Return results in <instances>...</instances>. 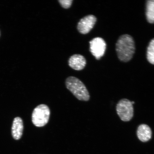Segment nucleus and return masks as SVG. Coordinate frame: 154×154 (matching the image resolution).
Returning a JSON list of instances; mask_svg holds the SVG:
<instances>
[{"label": "nucleus", "mask_w": 154, "mask_h": 154, "mask_svg": "<svg viewBox=\"0 0 154 154\" xmlns=\"http://www.w3.org/2000/svg\"><path fill=\"white\" fill-rule=\"evenodd\" d=\"M135 44L133 38L128 34L120 36L117 42L116 51L119 58L128 62L132 58L134 53Z\"/></svg>", "instance_id": "nucleus-1"}, {"label": "nucleus", "mask_w": 154, "mask_h": 154, "mask_svg": "<svg viewBox=\"0 0 154 154\" xmlns=\"http://www.w3.org/2000/svg\"><path fill=\"white\" fill-rule=\"evenodd\" d=\"M65 84L67 88L81 101L89 100L90 96L88 91L81 81L74 76L67 78Z\"/></svg>", "instance_id": "nucleus-2"}, {"label": "nucleus", "mask_w": 154, "mask_h": 154, "mask_svg": "<svg viewBox=\"0 0 154 154\" xmlns=\"http://www.w3.org/2000/svg\"><path fill=\"white\" fill-rule=\"evenodd\" d=\"M51 112L47 105L41 104L34 109L32 115V121L35 126H44L49 121Z\"/></svg>", "instance_id": "nucleus-3"}, {"label": "nucleus", "mask_w": 154, "mask_h": 154, "mask_svg": "<svg viewBox=\"0 0 154 154\" xmlns=\"http://www.w3.org/2000/svg\"><path fill=\"white\" fill-rule=\"evenodd\" d=\"M117 114L124 122L130 121L134 116V109L131 101L124 99L119 102L116 106Z\"/></svg>", "instance_id": "nucleus-4"}, {"label": "nucleus", "mask_w": 154, "mask_h": 154, "mask_svg": "<svg viewBox=\"0 0 154 154\" xmlns=\"http://www.w3.org/2000/svg\"><path fill=\"white\" fill-rule=\"evenodd\" d=\"M90 51L92 55L99 60L104 54L106 49V43L103 38L97 37L90 42Z\"/></svg>", "instance_id": "nucleus-5"}, {"label": "nucleus", "mask_w": 154, "mask_h": 154, "mask_svg": "<svg viewBox=\"0 0 154 154\" xmlns=\"http://www.w3.org/2000/svg\"><path fill=\"white\" fill-rule=\"evenodd\" d=\"M96 17L90 15L82 18L78 23L77 29L81 34H86L89 32L96 23Z\"/></svg>", "instance_id": "nucleus-6"}, {"label": "nucleus", "mask_w": 154, "mask_h": 154, "mask_svg": "<svg viewBox=\"0 0 154 154\" xmlns=\"http://www.w3.org/2000/svg\"><path fill=\"white\" fill-rule=\"evenodd\" d=\"M86 60L82 55L74 54L71 56L69 60V64L71 68L76 70H81L86 65Z\"/></svg>", "instance_id": "nucleus-7"}, {"label": "nucleus", "mask_w": 154, "mask_h": 154, "mask_svg": "<svg viewBox=\"0 0 154 154\" xmlns=\"http://www.w3.org/2000/svg\"><path fill=\"white\" fill-rule=\"evenodd\" d=\"M23 128L22 119L19 117L15 118L13 121L11 128V134L14 139L19 140L22 137Z\"/></svg>", "instance_id": "nucleus-8"}, {"label": "nucleus", "mask_w": 154, "mask_h": 154, "mask_svg": "<svg viewBox=\"0 0 154 154\" xmlns=\"http://www.w3.org/2000/svg\"><path fill=\"white\" fill-rule=\"evenodd\" d=\"M137 134L138 139L140 141L147 142L151 139L152 130L148 125L142 124L138 127Z\"/></svg>", "instance_id": "nucleus-9"}, {"label": "nucleus", "mask_w": 154, "mask_h": 154, "mask_svg": "<svg viewBox=\"0 0 154 154\" xmlns=\"http://www.w3.org/2000/svg\"><path fill=\"white\" fill-rule=\"evenodd\" d=\"M146 16L150 23H154V0H149L146 3Z\"/></svg>", "instance_id": "nucleus-10"}, {"label": "nucleus", "mask_w": 154, "mask_h": 154, "mask_svg": "<svg viewBox=\"0 0 154 154\" xmlns=\"http://www.w3.org/2000/svg\"><path fill=\"white\" fill-rule=\"evenodd\" d=\"M147 57L148 61L154 65V38L151 40L147 48Z\"/></svg>", "instance_id": "nucleus-11"}, {"label": "nucleus", "mask_w": 154, "mask_h": 154, "mask_svg": "<svg viewBox=\"0 0 154 154\" xmlns=\"http://www.w3.org/2000/svg\"><path fill=\"white\" fill-rule=\"evenodd\" d=\"M72 0H59L58 2L63 8L68 9L72 5Z\"/></svg>", "instance_id": "nucleus-12"}, {"label": "nucleus", "mask_w": 154, "mask_h": 154, "mask_svg": "<svg viewBox=\"0 0 154 154\" xmlns=\"http://www.w3.org/2000/svg\"><path fill=\"white\" fill-rule=\"evenodd\" d=\"M131 103L133 105L134 103V101H131Z\"/></svg>", "instance_id": "nucleus-13"}]
</instances>
